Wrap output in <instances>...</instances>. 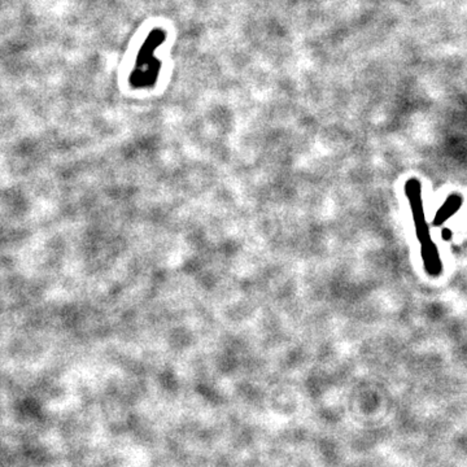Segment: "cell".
Listing matches in <instances>:
<instances>
[{
  "label": "cell",
  "mask_w": 467,
  "mask_h": 467,
  "mask_svg": "<svg viewBox=\"0 0 467 467\" xmlns=\"http://www.w3.org/2000/svg\"><path fill=\"white\" fill-rule=\"evenodd\" d=\"M462 201L463 199L461 195H450V196L445 200L443 205L440 206V209L437 210V213H436L435 218H434V225L441 226L444 222H447L453 214L458 212L461 205H462Z\"/></svg>",
  "instance_id": "cell-2"
},
{
  "label": "cell",
  "mask_w": 467,
  "mask_h": 467,
  "mask_svg": "<svg viewBox=\"0 0 467 467\" xmlns=\"http://www.w3.org/2000/svg\"><path fill=\"white\" fill-rule=\"evenodd\" d=\"M441 239L443 240H450L451 239V231L449 229L441 230Z\"/></svg>",
  "instance_id": "cell-3"
},
{
  "label": "cell",
  "mask_w": 467,
  "mask_h": 467,
  "mask_svg": "<svg viewBox=\"0 0 467 467\" xmlns=\"http://www.w3.org/2000/svg\"><path fill=\"white\" fill-rule=\"evenodd\" d=\"M405 192L408 196L410 209L413 213V219L416 225V233L420 243V254L423 258L424 269L430 275H439L443 269V264L440 260L439 250L435 243L432 242L430 229H428L426 216H424L423 200H422V186L416 178H410L405 184Z\"/></svg>",
  "instance_id": "cell-1"
}]
</instances>
